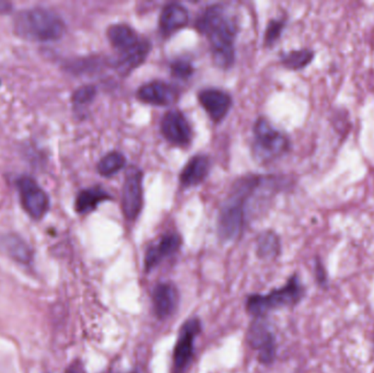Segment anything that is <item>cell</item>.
Here are the masks:
<instances>
[{
	"label": "cell",
	"mask_w": 374,
	"mask_h": 373,
	"mask_svg": "<svg viewBox=\"0 0 374 373\" xmlns=\"http://www.w3.org/2000/svg\"><path fill=\"white\" fill-rule=\"evenodd\" d=\"M196 28L207 36L216 65L225 69L232 66L238 24L229 10L220 4L208 6L198 17Z\"/></svg>",
	"instance_id": "cell-1"
},
{
	"label": "cell",
	"mask_w": 374,
	"mask_h": 373,
	"mask_svg": "<svg viewBox=\"0 0 374 373\" xmlns=\"http://www.w3.org/2000/svg\"><path fill=\"white\" fill-rule=\"evenodd\" d=\"M259 185V178L247 176L238 180L227 200L222 204L218 217V234L223 241L239 238L244 224L245 200Z\"/></svg>",
	"instance_id": "cell-2"
},
{
	"label": "cell",
	"mask_w": 374,
	"mask_h": 373,
	"mask_svg": "<svg viewBox=\"0 0 374 373\" xmlns=\"http://www.w3.org/2000/svg\"><path fill=\"white\" fill-rule=\"evenodd\" d=\"M15 30L18 35L29 41H55L63 36L65 23L52 10L31 8L18 13L15 19Z\"/></svg>",
	"instance_id": "cell-3"
},
{
	"label": "cell",
	"mask_w": 374,
	"mask_h": 373,
	"mask_svg": "<svg viewBox=\"0 0 374 373\" xmlns=\"http://www.w3.org/2000/svg\"><path fill=\"white\" fill-rule=\"evenodd\" d=\"M305 296V288L300 282L298 276H292L289 282L276 289L266 296L250 297L247 301V311L254 316H263L268 311L274 309L283 308V306H295Z\"/></svg>",
	"instance_id": "cell-4"
},
{
	"label": "cell",
	"mask_w": 374,
	"mask_h": 373,
	"mask_svg": "<svg viewBox=\"0 0 374 373\" xmlns=\"http://www.w3.org/2000/svg\"><path fill=\"white\" fill-rule=\"evenodd\" d=\"M254 152L259 160H271L284 156L289 150L287 136L273 127L265 118L256 120L254 125Z\"/></svg>",
	"instance_id": "cell-5"
},
{
	"label": "cell",
	"mask_w": 374,
	"mask_h": 373,
	"mask_svg": "<svg viewBox=\"0 0 374 373\" xmlns=\"http://www.w3.org/2000/svg\"><path fill=\"white\" fill-rule=\"evenodd\" d=\"M143 172L137 166L126 171L122 192V208L128 220H135L143 210Z\"/></svg>",
	"instance_id": "cell-6"
},
{
	"label": "cell",
	"mask_w": 374,
	"mask_h": 373,
	"mask_svg": "<svg viewBox=\"0 0 374 373\" xmlns=\"http://www.w3.org/2000/svg\"><path fill=\"white\" fill-rule=\"evenodd\" d=\"M18 188L25 212L34 219L42 218L49 207V196L29 176H23L18 180Z\"/></svg>",
	"instance_id": "cell-7"
},
{
	"label": "cell",
	"mask_w": 374,
	"mask_h": 373,
	"mask_svg": "<svg viewBox=\"0 0 374 373\" xmlns=\"http://www.w3.org/2000/svg\"><path fill=\"white\" fill-rule=\"evenodd\" d=\"M199 330H201L199 321L195 319L186 322L182 328L177 345L174 348L173 365L175 373L183 372L189 366V361L193 357L194 342Z\"/></svg>",
	"instance_id": "cell-8"
},
{
	"label": "cell",
	"mask_w": 374,
	"mask_h": 373,
	"mask_svg": "<svg viewBox=\"0 0 374 373\" xmlns=\"http://www.w3.org/2000/svg\"><path fill=\"white\" fill-rule=\"evenodd\" d=\"M161 132L170 142L181 147L187 146L193 136L191 125L179 110L165 113L161 120Z\"/></svg>",
	"instance_id": "cell-9"
},
{
	"label": "cell",
	"mask_w": 374,
	"mask_h": 373,
	"mask_svg": "<svg viewBox=\"0 0 374 373\" xmlns=\"http://www.w3.org/2000/svg\"><path fill=\"white\" fill-rule=\"evenodd\" d=\"M249 343L259 352L264 364H271L276 356V342L273 333L265 323L256 321L249 331Z\"/></svg>",
	"instance_id": "cell-10"
},
{
	"label": "cell",
	"mask_w": 374,
	"mask_h": 373,
	"mask_svg": "<svg viewBox=\"0 0 374 373\" xmlns=\"http://www.w3.org/2000/svg\"><path fill=\"white\" fill-rule=\"evenodd\" d=\"M138 98L145 103L167 106L177 101L179 91L172 84L155 80V81L148 82L139 88Z\"/></svg>",
	"instance_id": "cell-11"
},
{
	"label": "cell",
	"mask_w": 374,
	"mask_h": 373,
	"mask_svg": "<svg viewBox=\"0 0 374 373\" xmlns=\"http://www.w3.org/2000/svg\"><path fill=\"white\" fill-rule=\"evenodd\" d=\"M198 100L209 114L210 118L217 123L225 118L231 108L232 101L229 94L219 89L203 90L198 94Z\"/></svg>",
	"instance_id": "cell-12"
},
{
	"label": "cell",
	"mask_w": 374,
	"mask_h": 373,
	"mask_svg": "<svg viewBox=\"0 0 374 373\" xmlns=\"http://www.w3.org/2000/svg\"><path fill=\"white\" fill-rule=\"evenodd\" d=\"M179 302L177 289L169 282H163L156 287L153 294V310L159 319H167L177 310Z\"/></svg>",
	"instance_id": "cell-13"
},
{
	"label": "cell",
	"mask_w": 374,
	"mask_h": 373,
	"mask_svg": "<svg viewBox=\"0 0 374 373\" xmlns=\"http://www.w3.org/2000/svg\"><path fill=\"white\" fill-rule=\"evenodd\" d=\"M181 246V238L177 234H170L162 236L159 242L148 248L145 256L146 270L155 268L165 258L177 252Z\"/></svg>",
	"instance_id": "cell-14"
},
{
	"label": "cell",
	"mask_w": 374,
	"mask_h": 373,
	"mask_svg": "<svg viewBox=\"0 0 374 373\" xmlns=\"http://www.w3.org/2000/svg\"><path fill=\"white\" fill-rule=\"evenodd\" d=\"M189 22V11L181 4L171 3L165 6L160 15V31L171 35L185 27Z\"/></svg>",
	"instance_id": "cell-15"
},
{
	"label": "cell",
	"mask_w": 374,
	"mask_h": 373,
	"mask_svg": "<svg viewBox=\"0 0 374 373\" xmlns=\"http://www.w3.org/2000/svg\"><path fill=\"white\" fill-rule=\"evenodd\" d=\"M209 170L210 160L208 156H203V154L193 156L187 162L180 176L182 185L191 188V186L201 184L209 173Z\"/></svg>",
	"instance_id": "cell-16"
},
{
	"label": "cell",
	"mask_w": 374,
	"mask_h": 373,
	"mask_svg": "<svg viewBox=\"0 0 374 373\" xmlns=\"http://www.w3.org/2000/svg\"><path fill=\"white\" fill-rule=\"evenodd\" d=\"M150 48L151 45L147 39L140 40L139 43L133 50L119 54V57L116 60V69L119 70L123 76L128 75L132 70L135 69L145 62L149 54Z\"/></svg>",
	"instance_id": "cell-17"
},
{
	"label": "cell",
	"mask_w": 374,
	"mask_h": 373,
	"mask_svg": "<svg viewBox=\"0 0 374 373\" xmlns=\"http://www.w3.org/2000/svg\"><path fill=\"white\" fill-rule=\"evenodd\" d=\"M107 38L119 54L131 51L141 40L138 38L137 32L133 28L124 23L114 24L110 27Z\"/></svg>",
	"instance_id": "cell-18"
},
{
	"label": "cell",
	"mask_w": 374,
	"mask_h": 373,
	"mask_svg": "<svg viewBox=\"0 0 374 373\" xmlns=\"http://www.w3.org/2000/svg\"><path fill=\"white\" fill-rule=\"evenodd\" d=\"M0 246L10 258L21 264H29L33 258V253L27 242L16 234H7L0 239Z\"/></svg>",
	"instance_id": "cell-19"
},
{
	"label": "cell",
	"mask_w": 374,
	"mask_h": 373,
	"mask_svg": "<svg viewBox=\"0 0 374 373\" xmlns=\"http://www.w3.org/2000/svg\"><path fill=\"white\" fill-rule=\"evenodd\" d=\"M111 198L109 193L101 188H91L81 190L76 200V210L79 214H87L98 207L100 202Z\"/></svg>",
	"instance_id": "cell-20"
},
{
	"label": "cell",
	"mask_w": 374,
	"mask_h": 373,
	"mask_svg": "<svg viewBox=\"0 0 374 373\" xmlns=\"http://www.w3.org/2000/svg\"><path fill=\"white\" fill-rule=\"evenodd\" d=\"M280 252V241L273 231H266L257 240V254L262 258H275Z\"/></svg>",
	"instance_id": "cell-21"
},
{
	"label": "cell",
	"mask_w": 374,
	"mask_h": 373,
	"mask_svg": "<svg viewBox=\"0 0 374 373\" xmlns=\"http://www.w3.org/2000/svg\"><path fill=\"white\" fill-rule=\"evenodd\" d=\"M314 57V52L308 48L291 51L281 56V63L289 69L299 70L307 67Z\"/></svg>",
	"instance_id": "cell-22"
},
{
	"label": "cell",
	"mask_w": 374,
	"mask_h": 373,
	"mask_svg": "<svg viewBox=\"0 0 374 373\" xmlns=\"http://www.w3.org/2000/svg\"><path fill=\"white\" fill-rule=\"evenodd\" d=\"M125 162V156L121 152H109L98 163V171L103 176H112L124 168Z\"/></svg>",
	"instance_id": "cell-23"
},
{
	"label": "cell",
	"mask_w": 374,
	"mask_h": 373,
	"mask_svg": "<svg viewBox=\"0 0 374 373\" xmlns=\"http://www.w3.org/2000/svg\"><path fill=\"white\" fill-rule=\"evenodd\" d=\"M284 28H285V21L284 20H271L268 23L267 29H266L265 45H273L279 39Z\"/></svg>",
	"instance_id": "cell-24"
},
{
	"label": "cell",
	"mask_w": 374,
	"mask_h": 373,
	"mask_svg": "<svg viewBox=\"0 0 374 373\" xmlns=\"http://www.w3.org/2000/svg\"><path fill=\"white\" fill-rule=\"evenodd\" d=\"M97 89L95 86H83L76 90L73 96V101L76 105H86L95 99Z\"/></svg>",
	"instance_id": "cell-25"
},
{
	"label": "cell",
	"mask_w": 374,
	"mask_h": 373,
	"mask_svg": "<svg viewBox=\"0 0 374 373\" xmlns=\"http://www.w3.org/2000/svg\"><path fill=\"white\" fill-rule=\"evenodd\" d=\"M172 74L179 78H189L194 72V67L187 60H175L171 65Z\"/></svg>",
	"instance_id": "cell-26"
},
{
	"label": "cell",
	"mask_w": 374,
	"mask_h": 373,
	"mask_svg": "<svg viewBox=\"0 0 374 373\" xmlns=\"http://www.w3.org/2000/svg\"><path fill=\"white\" fill-rule=\"evenodd\" d=\"M315 275H317V282L321 286H325L326 282H327V277H326L325 268H324L323 264L317 260V266H315Z\"/></svg>",
	"instance_id": "cell-27"
},
{
	"label": "cell",
	"mask_w": 374,
	"mask_h": 373,
	"mask_svg": "<svg viewBox=\"0 0 374 373\" xmlns=\"http://www.w3.org/2000/svg\"><path fill=\"white\" fill-rule=\"evenodd\" d=\"M66 373H85L83 367L80 364H74L73 366L68 369Z\"/></svg>",
	"instance_id": "cell-28"
},
{
	"label": "cell",
	"mask_w": 374,
	"mask_h": 373,
	"mask_svg": "<svg viewBox=\"0 0 374 373\" xmlns=\"http://www.w3.org/2000/svg\"><path fill=\"white\" fill-rule=\"evenodd\" d=\"M10 9V4L0 1V12L8 11Z\"/></svg>",
	"instance_id": "cell-29"
}]
</instances>
